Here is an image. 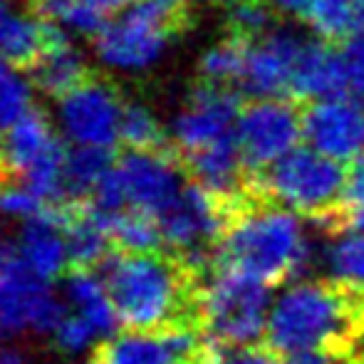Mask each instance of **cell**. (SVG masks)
<instances>
[{
    "label": "cell",
    "instance_id": "obj_1",
    "mask_svg": "<svg viewBox=\"0 0 364 364\" xmlns=\"http://www.w3.org/2000/svg\"><path fill=\"white\" fill-rule=\"evenodd\" d=\"M124 330L203 327L201 288L206 275L168 248L114 250L100 265Z\"/></svg>",
    "mask_w": 364,
    "mask_h": 364
},
{
    "label": "cell",
    "instance_id": "obj_2",
    "mask_svg": "<svg viewBox=\"0 0 364 364\" xmlns=\"http://www.w3.org/2000/svg\"><path fill=\"white\" fill-rule=\"evenodd\" d=\"M362 337L364 295L332 278L285 290L265 327V345L280 357L307 350H350Z\"/></svg>",
    "mask_w": 364,
    "mask_h": 364
},
{
    "label": "cell",
    "instance_id": "obj_3",
    "mask_svg": "<svg viewBox=\"0 0 364 364\" xmlns=\"http://www.w3.org/2000/svg\"><path fill=\"white\" fill-rule=\"evenodd\" d=\"M216 263L243 270L270 288L290 280L307 263L297 213L265 196H248L220 238Z\"/></svg>",
    "mask_w": 364,
    "mask_h": 364
},
{
    "label": "cell",
    "instance_id": "obj_4",
    "mask_svg": "<svg viewBox=\"0 0 364 364\" xmlns=\"http://www.w3.org/2000/svg\"><path fill=\"white\" fill-rule=\"evenodd\" d=\"M345 186L347 171L342 161L325 156L312 146H295L255 173V188L260 196L302 213L330 233L347 230Z\"/></svg>",
    "mask_w": 364,
    "mask_h": 364
},
{
    "label": "cell",
    "instance_id": "obj_5",
    "mask_svg": "<svg viewBox=\"0 0 364 364\" xmlns=\"http://www.w3.org/2000/svg\"><path fill=\"white\" fill-rule=\"evenodd\" d=\"M270 285L243 270L213 265L201 288L203 330L218 345H253L268 327Z\"/></svg>",
    "mask_w": 364,
    "mask_h": 364
},
{
    "label": "cell",
    "instance_id": "obj_6",
    "mask_svg": "<svg viewBox=\"0 0 364 364\" xmlns=\"http://www.w3.org/2000/svg\"><path fill=\"white\" fill-rule=\"evenodd\" d=\"M188 8L166 0H136L129 10L97 33V55L117 70H146L161 58L164 48L188 25Z\"/></svg>",
    "mask_w": 364,
    "mask_h": 364
},
{
    "label": "cell",
    "instance_id": "obj_7",
    "mask_svg": "<svg viewBox=\"0 0 364 364\" xmlns=\"http://www.w3.org/2000/svg\"><path fill=\"white\" fill-rule=\"evenodd\" d=\"M65 302L50 290L18 248V240L0 243V337L20 340L28 335H50L65 320Z\"/></svg>",
    "mask_w": 364,
    "mask_h": 364
},
{
    "label": "cell",
    "instance_id": "obj_8",
    "mask_svg": "<svg viewBox=\"0 0 364 364\" xmlns=\"http://www.w3.org/2000/svg\"><path fill=\"white\" fill-rule=\"evenodd\" d=\"M213 340L198 325L166 330H122L95 347L97 364H208Z\"/></svg>",
    "mask_w": 364,
    "mask_h": 364
},
{
    "label": "cell",
    "instance_id": "obj_9",
    "mask_svg": "<svg viewBox=\"0 0 364 364\" xmlns=\"http://www.w3.org/2000/svg\"><path fill=\"white\" fill-rule=\"evenodd\" d=\"M60 124L77 146L112 149L122 141V92L107 77L90 73L85 82L60 97Z\"/></svg>",
    "mask_w": 364,
    "mask_h": 364
},
{
    "label": "cell",
    "instance_id": "obj_10",
    "mask_svg": "<svg viewBox=\"0 0 364 364\" xmlns=\"http://www.w3.org/2000/svg\"><path fill=\"white\" fill-rule=\"evenodd\" d=\"M300 136L302 112L285 97L253 100L240 109L235 122V139L250 173L263 171L292 151Z\"/></svg>",
    "mask_w": 364,
    "mask_h": 364
},
{
    "label": "cell",
    "instance_id": "obj_11",
    "mask_svg": "<svg viewBox=\"0 0 364 364\" xmlns=\"http://www.w3.org/2000/svg\"><path fill=\"white\" fill-rule=\"evenodd\" d=\"M127 203L146 213H164L186 186V168L173 144L164 149H127L117 156Z\"/></svg>",
    "mask_w": 364,
    "mask_h": 364
},
{
    "label": "cell",
    "instance_id": "obj_12",
    "mask_svg": "<svg viewBox=\"0 0 364 364\" xmlns=\"http://www.w3.org/2000/svg\"><path fill=\"white\" fill-rule=\"evenodd\" d=\"M240 114V92L228 85L201 80L171 127V144L178 156L230 136Z\"/></svg>",
    "mask_w": 364,
    "mask_h": 364
},
{
    "label": "cell",
    "instance_id": "obj_13",
    "mask_svg": "<svg viewBox=\"0 0 364 364\" xmlns=\"http://www.w3.org/2000/svg\"><path fill=\"white\" fill-rule=\"evenodd\" d=\"M310 35L290 28V25H275L270 33L250 40L245 70L240 75L243 95L253 100L265 97H290L292 73L305 50Z\"/></svg>",
    "mask_w": 364,
    "mask_h": 364
},
{
    "label": "cell",
    "instance_id": "obj_14",
    "mask_svg": "<svg viewBox=\"0 0 364 364\" xmlns=\"http://www.w3.org/2000/svg\"><path fill=\"white\" fill-rule=\"evenodd\" d=\"M307 144L337 161H355L364 151V109L347 95L312 100L302 112Z\"/></svg>",
    "mask_w": 364,
    "mask_h": 364
},
{
    "label": "cell",
    "instance_id": "obj_15",
    "mask_svg": "<svg viewBox=\"0 0 364 364\" xmlns=\"http://www.w3.org/2000/svg\"><path fill=\"white\" fill-rule=\"evenodd\" d=\"M350 92L342 50H335L330 40L310 38L292 73L290 97L295 100H325Z\"/></svg>",
    "mask_w": 364,
    "mask_h": 364
},
{
    "label": "cell",
    "instance_id": "obj_16",
    "mask_svg": "<svg viewBox=\"0 0 364 364\" xmlns=\"http://www.w3.org/2000/svg\"><path fill=\"white\" fill-rule=\"evenodd\" d=\"M60 144V136L53 132L50 117L45 114L40 107H30L10 129L5 132L3 141H0V154L5 156L10 173H13L15 183L20 181L25 171L33 166L35 161L53 151Z\"/></svg>",
    "mask_w": 364,
    "mask_h": 364
},
{
    "label": "cell",
    "instance_id": "obj_17",
    "mask_svg": "<svg viewBox=\"0 0 364 364\" xmlns=\"http://www.w3.org/2000/svg\"><path fill=\"white\" fill-rule=\"evenodd\" d=\"M90 73L92 70L87 68L85 58L77 53L68 35L60 30L58 38L50 43V48L45 50V55L35 63V68L28 75L40 92L60 100L70 90H75L80 82H85Z\"/></svg>",
    "mask_w": 364,
    "mask_h": 364
},
{
    "label": "cell",
    "instance_id": "obj_18",
    "mask_svg": "<svg viewBox=\"0 0 364 364\" xmlns=\"http://www.w3.org/2000/svg\"><path fill=\"white\" fill-rule=\"evenodd\" d=\"M65 300H68V305H73L75 312L85 315L102 337L114 335L119 315H117L114 302L107 292L100 270L70 268L65 275Z\"/></svg>",
    "mask_w": 364,
    "mask_h": 364
},
{
    "label": "cell",
    "instance_id": "obj_19",
    "mask_svg": "<svg viewBox=\"0 0 364 364\" xmlns=\"http://www.w3.org/2000/svg\"><path fill=\"white\" fill-rule=\"evenodd\" d=\"M114 154L105 146H80L65 159V201H87L114 166Z\"/></svg>",
    "mask_w": 364,
    "mask_h": 364
},
{
    "label": "cell",
    "instance_id": "obj_20",
    "mask_svg": "<svg viewBox=\"0 0 364 364\" xmlns=\"http://www.w3.org/2000/svg\"><path fill=\"white\" fill-rule=\"evenodd\" d=\"M325 263L330 278L364 295V230L347 228L327 245Z\"/></svg>",
    "mask_w": 364,
    "mask_h": 364
},
{
    "label": "cell",
    "instance_id": "obj_21",
    "mask_svg": "<svg viewBox=\"0 0 364 364\" xmlns=\"http://www.w3.org/2000/svg\"><path fill=\"white\" fill-rule=\"evenodd\" d=\"M109 233L117 250H154L164 248V235L159 218L154 213L139 211V208H124L107 218Z\"/></svg>",
    "mask_w": 364,
    "mask_h": 364
},
{
    "label": "cell",
    "instance_id": "obj_22",
    "mask_svg": "<svg viewBox=\"0 0 364 364\" xmlns=\"http://www.w3.org/2000/svg\"><path fill=\"white\" fill-rule=\"evenodd\" d=\"M250 40L240 38V35L228 33L223 40L206 50L198 60V75L201 80L218 82V85H230V82H240V75L245 70V60H248Z\"/></svg>",
    "mask_w": 364,
    "mask_h": 364
},
{
    "label": "cell",
    "instance_id": "obj_23",
    "mask_svg": "<svg viewBox=\"0 0 364 364\" xmlns=\"http://www.w3.org/2000/svg\"><path fill=\"white\" fill-rule=\"evenodd\" d=\"M302 23L310 25L315 35L330 40H347L355 28V5L352 0H315Z\"/></svg>",
    "mask_w": 364,
    "mask_h": 364
},
{
    "label": "cell",
    "instance_id": "obj_24",
    "mask_svg": "<svg viewBox=\"0 0 364 364\" xmlns=\"http://www.w3.org/2000/svg\"><path fill=\"white\" fill-rule=\"evenodd\" d=\"M280 10L270 0H235L228 5V30L240 38L255 40L270 33L278 23Z\"/></svg>",
    "mask_w": 364,
    "mask_h": 364
},
{
    "label": "cell",
    "instance_id": "obj_25",
    "mask_svg": "<svg viewBox=\"0 0 364 364\" xmlns=\"http://www.w3.org/2000/svg\"><path fill=\"white\" fill-rule=\"evenodd\" d=\"M122 144L127 149H164L171 141H166L161 124L149 107L127 102L122 114Z\"/></svg>",
    "mask_w": 364,
    "mask_h": 364
},
{
    "label": "cell",
    "instance_id": "obj_26",
    "mask_svg": "<svg viewBox=\"0 0 364 364\" xmlns=\"http://www.w3.org/2000/svg\"><path fill=\"white\" fill-rule=\"evenodd\" d=\"M20 73L23 70L10 65L5 58L0 60V124L5 129H10V124H15L33 107L30 85Z\"/></svg>",
    "mask_w": 364,
    "mask_h": 364
},
{
    "label": "cell",
    "instance_id": "obj_27",
    "mask_svg": "<svg viewBox=\"0 0 364 364\" xmlns=\"http://www.w3.org/2000/svg\"><path fill=\"white\" fill-rule=\"evenodd\" d=\"M100 332L97 327L87 320L80 312H73V315H65V320L58 325V330L53 332V345L58 347L63 355H80L87 347H92L97 340H100Z\"/></svg>",
    "mask_w": 364,
    "mask_h": 364
},
{
    "label": "cell",
    "instance_id": "obj_28",
    "mask_svg": "<svg viewBox=\"0 0 364 364\" xmlns=\"http://www.w3.org/2000/svg\"><path fill=\"white\" fill-rule=\"evenodd\" d=\"M208 364H280V355L268 345H218Z\"/></svg>",
    "mask_w": 364,
    "mask_h": 364
},
{
    "label": "cell",
    "instance_id": "obj_29",
    "mask_svg": "<svg viewBox=\"0 0 364 364\" xmlns=\"http://www.w3.org/2000/svg\"><path fill=\"white\" fill-rule=\"evenodd\" d=\"M347 228L364 230V151L352 161L345 186Z\"/></svg>",
    "mask_w": 364,
    "mask_h": 364
},
{
    "label": "cell",
    "instance_id": "obj_30",
    "mask_svg": "<svg viewBox=\"0 0 364 364\" xmlns=\"http://www.w3.org/2000/svg\"><path fill=\"white\" fill-rule=\"evenodd\" d=\"M45 206H48V201H43L38 193H33L23 183H5V186H0V213H5V216L30 218L38 216Z\"/></svg>",
    "mask_w": 364,
    "mask_h": 364
},
{
    "label": "cell",
    "instance_id": "obj_31",
    "mask_svg": "<svg viewBox=\"0 0 364 364\" xmlns=\"http://www.w3.org/2000/svg\"><path fill=\"white\" fill-rule=\"evenodd\" d=\"M342 58H345L350 92L360 102H364V33H357L345 40V45H342Z\"/></svg>",
    "mask_w": 364,
    "mask_h": 364
},
{
    "label": "cell",
    "instance_id": "obj_32",
    "mask_svg": "<svg viewBox=\"0 0 364 364\" xmlns=\"http://www.w3.org/2000/svg\"><path fill=\"white\" fill-rule=\"evenodd\" d=\"M270 3L275 5V8L280 10V13L285 15H295V18H305V13L312 8V3L315 0H270Z\"/></svg>",
    "mask_w": 364,
    "mask_h": 364
},
{
    "label": "cell",
    "instance_id": "obj_33",
    "mask_svg": "<svg viewBox=\"0 0 364 364\" xmlns=\"http://www.w3.org/2000/svg\"><path fill=\"white\" fill-rule=\"evenodd\" d=\"M0 364H30V355L20 347H5L0 350Z\"/></svg>",
    "mask_w": 364,
    "mask_h": 364
},
{
    "label": "cell",
    "instance_id": "obj_34",
    "mask_svg": "<svg viewBox=\"0 0 364 364\" xmlns=\"http://www.w3.org/2000/svg\"><path fill=\"white\" fill-rule=\"evenodd\" d=\"M355 5V28L357 33H364V0H352Z\"/></svg>",
    "mask_w": 364,
    "mask_h": 364
},
{
    "label": "cell",
    "instance_id": "obj_35",
    "mask_svg": "<svg viewBox=\"0 0 364 364\" xmlns=\"http://www.w3.org/2000/svg\"><path fill=\"white\" fill-rule=\"evenodd\" d=\"M211 3H218V5H225V8H228V5L235 3V0H211Z\"/></svg>",
    "mask_w": 364,
    "mask_h": 364
},
{
    "label": "cell",
    "instance_id": "obj_36",
    "mask_svg": "<svg viewBox=\"0 0 364 364\" xmlns=\"http://www.w3.org/2000/svg\"><path fill=\"white\" fill-rule=\"evenodd\" d=\"M5 132H8V129H5V127H3V124H0V141H3V136H5Z\"/></svg>",
    "mask_w": 364,
    "mask_h": 364
},
{
    "label": "cell",
    "instance_id": "obj_37",
    "mask_svg": "<svg viewBox=\"0 0 364 364\" xmlns=\"http://www.w3.org/2000/svg\"><path fill=\"white\" fill-rule=\"evenodd\" d=\"M5 3H8V0H0V10H5Z\"/></svg>",
    "mask_w": 364,
    "mask_h": 364
},
{
    "label": "cell",
    "instance_id": "obj_38",
    "mask_svg": "<svg viewBox=\"0 0 364 364\" xmlns=\"http://www.w3.org/2000/svg\"><path fill=\"white\" fill-rule=\"evenodd\" d=\"M8 13V10H0V23H3V15Z\"/></svg>",
    "mask_w": 364,
    "mask_h": 364
},
{
    "label": "cell",
    "instance_id": "obj_39",
    "mask_svg": "<svg viewBox=\"0 0 364 364\" xmlns=\"http://www.w3.org/2000/svg\"><path fill=\"white\" fill-rule=\"evenodd\" d=\"M92 364H97V362H92Z\"/></svg>",
    "mask_w": 364,
    "mask_h": 364
}]
</instances>
